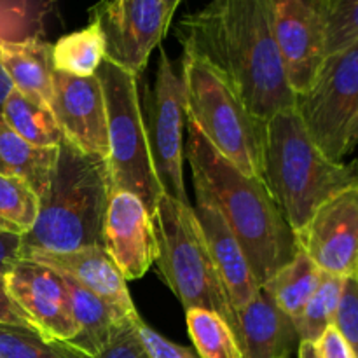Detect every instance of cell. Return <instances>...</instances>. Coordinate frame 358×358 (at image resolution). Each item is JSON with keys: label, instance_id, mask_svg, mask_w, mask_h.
<instances>
[{"label": "cell", "instance_id": "1", "mask_svg": "<svg viewBox=\"0 0 358 358\" xmlns=\"http://www.w3.org/2000/svg\"><path fill=\"white\" fill-rule=\"evenodd\" d=\"M177 37L185 55L217 70L259 121L294 108L296 94L280 58L271 0H208L182 17Z\"/></svg>", "mask_w": 358, "mask_h": 358}, {"label": "cell", "instance_id": "2", "mask_svg": "<svg viewBox=\"0 0 358 358\" xmlns=\"http://www.w3.org/2000/svg\"><path fill=\"white\" fill-rule=\"evenodd\" d=\"M185 157L194 184L208 192L262 285L296 257V233L261 178L248 177L220 156L192 122H185Z\"/></svg>", "mask_w": 358, "mask_h": 358}, {"label": "cell", "instance_id": "3", "mask_svg": "<svg viewBox=\"0 0 358 358\" xmlns=\"http://www.w3.org/2000/svg\"><path fill=\"white\" fill-rule=\"evenodd\" d=\"M110 198L107 161L87 156L63 138L38 213L21 236V259L86 247L103 248V219Z\"/></svg>", "mask_w": 358, "mask_h": 358}, {"label": "cell", "instance_id": "4", "mask_svg": "<svg viewBox=\"0 0 358 358\" xmlns=\"http://www.w3.org/2000/svg\"><path fill=\"white\" fill-rule=\"evenodd\" d=\"M261 180L294 233H299L327 199L358 184V161L325 156L294 108L264 121Z\"/></svg>", "mask_w": 358, "mask_h": 358}, {"label": "cell", "instance_id": "5", "mask_svg": "<svg viewBox=\"0 0 358 358\" xmlns=\"http://www.w3.org/2000/svg\"><path fill=\"white\" fill-rule=\"evenodd\" d=\"M156 264L185 311L208 310L238 329L220 276L212 261L192 205L163 194L152 212Z\"/></svg>", "mask_w": 358, "mask_h": 358}, {"label": "cell", "instance_id": "6", "mask_svg": "<svg viewBox=\"0 0 358 358\" xmlns=\"http://www.w3.org/2000/svg\"><path fill=\"white\" fill-rule=\"evenodd\" d=\"M180 72L187 121L238 170L261 178L264 121H259L226 79L203 59L184 52Z\"/></svg>", "mask_w": 358, "mask_h": 358}, {"label": "cell", "instance_id": "7", "mask_svg": "<svg viewBox=\"0 0 358 358\" xmlns=\"http://www.w3.org/2000/svg\"><path fill=\"white\" fill-rule=\"evenodd\" d=\"M94 76L103 87L107 107L110 191L133 192L152 215L163 191L150 157L143 110L140 107L138 76L107 58Z\"/></svg>", "mask_w": 358, "mask_h": 358}, {"label": "cell", "instance_id": "8", "mask_svg": "<svg viewBox=\"0 0 358 358\" xmlns=\"http://www.w3.org/2000/svg\"><path fill=\"white\" fill-rule=\"evenodd\" d=\"M294 110L325 156L332 161L348 156L358 112V45L327 55L313 84L296 94Z\"/></svg>", "mask_w": 358, "mask_h": 358}, {"label": "cell", "instance_id": "9", "mask_svg": "<svg viewBox=\"0 0 358 358\" xmlns=\"http://www.w3.org/2000/svg\"><path fill=\"white\" fill-rule=\"evenodd\" d=\"M143 121L161 191L177 201L192 205L184 184V128L187 122L184 80L164 51H161L152 90H147Z\"/></svg>", "mask_w": 358, "mask_h": 358}, {"label": "cell", "instance_id": "10", "mask_svg": "<svg viewBox=\"0 0 358 358\" xmlns=\"http://www.w3.org/2000/svg\"><path fill=\"white\" fill-rule=\"evenodd\" d=\"M90 14L105 37V58L140 76L175 13L164 0H100Z\"/></svg>", "mask_w": 358, "mask_h": 358}, {"label": "cell", "instance_id": "11", "mask_svg": "<svg viewBox=\"0 0 358 358\" xmlns=\"http://www.w3.org/2000/svg\"><path fill=\"white\" fill-rule=\"evenodd\" d=\"M297 245L318 269L348 278L358 268V184L338 192L296 233Z\"/></svg>", "mask_w": 358, "mask_h": 358}, {"label": "cell", "instance_id": "12", "mask_svg": "<svg viewBox=\"0 0 358 358\" xmlns=\"http://www.w3.org/2000/svg\"><path fill=\"white\" fill-rule=\"evenodd\" d=\"M271 10L287 83L304 93L327 58L324 17L315 0H271Z\"/></svg>", "mask_w": 358, "mask_h": 358}, {"label": "cell", "instance_id": "13", "mask_svg": "<svg viewBox=\"0 0 358 358\" xmlns=\"http://www.w3.org/2000/svg\"><path fill=\"white\" fill-rule=\"evenodd\" d=\"M49 108L72 145L87 156L107 161V107L96 76L77 77L55 70Z\"/></svg>", "mask_w": 358, "mask_h": 358}, {"label": "cell", "instance_id": "14", "mask_svg": "<svg viewBox=\"0 0 358 358\" xmlns=\"http://www.w3.org/2000/svg\"><path fill=\"white\" fill-rule=\"evenodd\" d=\"M6 282L10 297L42 336L65 343L76 338L72 299L58 271L31 259H21Z\"/></svg>", "mask_w": 358, "mask_h": 358}, {"label": "cell", "instance_id": "15", "mask_svg": "<svg viewBox=\"0 0 358 358\" xmlns=\"http://www.w3.org/2000/svg\"><path fill=\"white\" fill-rule=\"evenodd\" d=\"M101 238L126 282L142 278L156 261L152 215L133 192L110 191Z\"/></svg>", "mask_w": 358, "mask_h": 358}, {"label": "cell", "instance_id": "16", "mask_svg": "<svg viewBox=\"0 0 358 358\" xmlns=\"http://www.w3.org/2000/svg\"><path fill=\"white\" fill-rule=\"evenodd\" d=\"M196 205L192 206L199 227L205 236L212 261L220 276L231 308L238 311L250 303L261 285L252 273L243 248L234 238L233 231L217 210L215 203L201 185L194 184Z\"/></svg>", "mask_w": 358, "mask_h": 358}, {"label": "cell", "instance_id": "17", "mask_svg": "<svg viewBox=\"0 0 358 358\" xmlns=\"http://www.w3.org/2000/svg\"><path fill=\"white\" fill-rule=\"evenodd\" d=\"M27 259L49 266L83 289L90 290L107 306H110L121 320L138 315L128 292L124 276L105 248L86 247L72 252H59V254L42 252Z\"/></svg>", "mask_w": 358, "mask_h": 358}, {"label": "cell", "instance_id": "18", "mask_svg": "<svg viewBox=\"0 0 358 358\" xmlns=\"http://www.w3.org/2000/svg\"><path fill=\"white\" fill-rule=\"evenodd\" d=\"M236 320L243 358H289L296 345L299 346L294 320L262 289L236 311Z\"/></svg>", "mask_w": 358, "mask_h": 358}, {"label": "cell", "instance_id": "19", "mask_svg": "<svg viewBox=\"0 0 358 358\" xmlns=\"http://www.w3.org/2000/svg\"><path fill=\"white\" fill-rule=\"evenodd\" d=\"M0 59L14 90L49 107L52 94V44L37 37L0 41Z\"/></svg>", "mask_w": 358, "mask_h": 358}, {"label": "cell", "instance_id": "20", "mask_svg": "<svg viewBox=\"0 0 358 358\" xmlns=\"http://www.w3.org/2000/svg\"><path fill=\"white\" fill-rule=\"evenodd\" d=\"M58 147H37L21 138L0 117V175L23 180L41 198L49 185Z\"/></svg>", "mask_w": 358, "mask_h": 358}, {"label": "cell", "instance_id": "21", "mask_svg": "<svg viewBox=\"0 0 358 358\" xmlns=\"http://www.w3.org/2000/svg\"><path fill=\"white\" fill-rule=\"evenodd\" d=\"M63 278L69 287L73 320L77 325V336L70 339L69 345L90 358L98 357L101 350L108 345L115 324L121 322V318L100 297L91 294L90 290L83 289L66 276H63Z\"/></svg>", "mask_w": 358, "mask_h": 358}, {"label": "cell", "instance_id": "22", "mask_svg": "<svg viewBox=\"0 0 358 358\" xmlns=\"http://www.w3.org/2000/svg\"><path fill=\"white\" fill-rule=\"evenodd\" d=\"M320 278L322 271L318 266L299 248L296 257L262 283L261 289L283 313L296 322L317 290Z\"/></svg>", "mask_w": 358, "mask_h": 358}, {"label": "cell", "instance_id": "23", "mask_svg": "<svg viewBox=\"0 0 358 358\" xmlns=\"http://www.w3.org/2000/svg\"><path fill=\"white\" fill-rule=\"evenodd\" d=\"M2 121L31 145L52 149L65 138L51 108L14 87L3 101Z\"/></svg>", "mask_w": 358, "mask_h": 358}, {"label": "cell", "instance_id": "24", "mask_svg": "<svg viewBox=\"0 0 358 358\" xmlns=\"http://www.w3.org/2000/svg\"><path fill=\"white\" fill-rule=\"evenodd\" d=\"M107 56L101 28L91 20L83 30L63 35L52 45V69L77 77H91Z\"/></svg>", "mask_w": 358, "mask_h": 358}, {"label": "cell", "instance_id": "25", "mask_svg": "<svg viewBox=\"0 0 358 358\" xmlns=\"http://www.w3.org/2000/svg\"><path fill=\"white\" fill-rule=\"evenodd\" d=\"M189 336L199 358H243L233 327L208 310L185 311Z\"/></svg>", "mask_w": 358, "mask_h": 358}, {"label": "cell", "instance_id": "26", "mask_svg": "<svg viewBox=\"0 0 358 358\" xmlns=\"http://www.w3.org/2000/svg\"><path fill=\"white\" fill-rule=\"evenodd\" d=\"M345 278L329 275L322 271L320 283L317 290L308 301L296 324L299 343H317L329 327L334 325L336 313H338L339 301H341Z\"/></svg>", "mask_w": 358, "mask_h": 358}, {"label": "cell", "instance_id": "27", "mask_svg": "<svg viewBox=\"0 0 358 358\" xmlns=\"http://www.w3.org/2000/svg\"><path fill=\"white\" fill-rule=\"evenodd\" d=\"M0 358H90L69 343L42 336L37 329L0 324Z\"/></svg>", "mask_w": 358, "mask_h": 358}, {"label": "cell", "instance_id": "28", "mask_svg": "<svg viewBox=\"0 0 358 358\" xmlns=\"http://www.w3.org/2000/svg\"><path fill=\"white\" fill-rule=\"evenodd\" d=\"M38 213V196L14 177L0 175V231L23 236Z\"/></svg>", "mask_w": 358, "mask_h": 358}, {"label": "cell", "instance_id": "29", "mask_svg": "<svg viewBox=\"0 0 358 358\" xmlns=\"http://www.w3.org/2000/svg\"><path fill=\"white\" fill-rule=\"evenodd\" d=\"M324 17L327 55L358 45V0H315Z\"/></svg>", "mask_w": 358, "mask_h": 358}, {"label": "cell", "instance_id": "30", "mask_svg": "<svg viewBox=\"0 0 358 358\" xmlns=\"http://www.w3.org/2000/svg\"><path fill=\"white\" fill-rule=\"evenodd\" d=\"M334 327L348 345L353 358H358V280L355 275L345 278Z\"/></svg>", "mask_w": 358, "mask_h": 358}, {"label": "cell", "instance_id": "31", "mask_svg": "<svg viewBox=\"0 0 358 358\" xmlns=\"http://www.w3.org/2000/svg\"><path fill=\"white\" fill-rule=\"evenodd\" d=\"M136 317V315H135ZM135 317L117 322L108 345L94 358H149L135 331Z\"/></svg>", "mask_w": 358, "mask_h": 358}, {"label": "cell", "instance_id": "32", "mask_svg": "<svg viewBox=\"0 0 358 358\" xmlns=\"http://www.w3.org/2000/svg\"><path fill=\"white\" fill-rule=\"evenodd\" d=\"M133 324H135L136 336H138L140 343H142L143 350H145L149 358H199L194 350L175 345V343L163 338L159 332H156L152 327H149V325L140 318V315H136Z\"/></svg>", "mask_w": 358, "mask_h": 358}, {"label": "cell", "instance_id": "33", "mask_svg": "<svg viewBox=\"0 0 358 358\" xmlns=\"http://www.w3.org/2000/svg\"><path fill=\"white\" fill-rule=\"evenodd\" d=\"M315 348L318 358H353L348 345L334 325L322 334V338L315 343Z\"/></svg>", "mask_w": 358, "mask_h": 358}, {"label": "cell", "instance_id": "34", "mask_svg": "<svg viewBox=\"0 0 358 358\" xmlns=\"http://www.w3.org/2000/svg\"><path fill=\"white\" fill-rule=\"evenodd\" d=\"M21 261V236L0 231V276L6 278Z\"/></svg>", "mask_w": 358, "mask_h": 358}, {"label": "cell", "instance_id": "35", "mask_svg": "<svg viewBox=\"0 0 358 358\" xmlns=\"http://www.w3.org/2000/svg\"><path fill=\"white\" fill-rule=\"evenodd\" d=\"M0 324L27 325V327L35 329L31 325V322L28 320L27 313L10 297L9 289H7V282L3 276H0Z\"/></svg>", "mask_w": 358, "mask_h": 358}, {"label": "cell", "instance_id": "36", "mask_svg": "<svg viewBox=\"0 0 358 358\" xmlns=\"http://www.w3.org/2000/svg\"><path fill=\"white\" fill-rule=\"evenodd\" d=\"M10 90H13V84H10L9 77H7L6 70H3L2 59H0V117H2V107L6 98L9 96Z\"/></svg>", "mask_w": 358, "mask_h": 358}, {"label": "cell", "instance_id": "37", "mask_svg": "<svg viewBox=\"0 0 358 358\" xmlns=\"http://www.w3.org/2000/svg\"><path fill=\"white\" fill-rule=\"evenodd\" d=\"M297 352H299V358H318L317 348H315L313 343H299Z\"/></svg>", "mask_w": 358, "mask_h": 358}, {"label": "cell", "instance_id": "38", "mask_svg": "<svg viewBox=\"0 0 358 358\" xmlns=\"http://www.w3.org/2000/svg\"><path fill=\"white\" fill-rule=\"evenodd\" d=\"M358 145V112L355 115V121H353L352 129H350V136H348V154L353 152V149Z\"/></svg>", "mask_w": 358, "mask_h": 358}, {"label": "cell", "instance_id": "39", "mask_svg": "<svg viewBox=\"0 0 358 358\" xmlns=\"http://www.w3.org/2000/svg\"><path fill=\"white\" fill-rule=\"evenodd\" d=\"M164 2H166L168 7H170V9L175 13V10H177V7H178V3H180L182 0H164Z\"/></svg>", "mask_w": 358, "mask_h": 358}, {"label": "cell", "instance_id": "40", "mask_svg": "<svg viewBox=\"0 0 358 358\" xmlns=\"http://www.w3.org/2000/svg\"><path fill=\"white\" fill-rule=\"evenodd\" d=\"M355 276H357V280H358V268H357V273H355Z\"/></svg>", "mask_w": 358, "mask_h": 358}, {"label": "cell", "instance_id": "41", "mask_svg": "<svg viewBox=\"0 0 358 358\" xmlns=\"http://www.w3.org/2000/svg\"><path fill=\"white\" fill-rule=\"evenodd\" d=\"M289 358H290V357H289Z\"/></svg>", "mask_w": 358, "mask_h": 358}]
</instances>
